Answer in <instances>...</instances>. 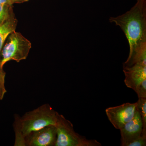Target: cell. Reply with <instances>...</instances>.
Masks as SVG:
<instances>
[{"label":"cell","instance_id":"8992f818","mask_svg":"<svg viewBox=\"0 0 146 146\" xmlns=\"http://www.w3.org/2000/svg\"><path fill=\"white\" fill-rule=\"evenodd\" d=\"M57 139L55 125H48L29 133L25 138V146H54Z\"/></svg>","mask_w":146,"mask_h":146},{"label":"cell","instance_id":"2e32d148","mask_svg":"<svg viewBox=\"0 0 146 146\" xmlns=\"http://www.w3.org/2000/svg\"><path fill=\"white\" fill-rule=\"evenodd\" d=\"M6 4L10 5L9 2V0H0V5Z\"/></svg>","mask_w":146,"mask_h":146},{"label":"cell","instance_id":"277c9868","mask_svg":"<svg viewBox=\"0 0 146 146\" xmlns=\"http://www.w3.org/2000/svg\"><path fill=\"white\" fill-rule=\"evenodd\" d=\"M56 127L57 139L54 146H101L96 140H89L76 132L73 124L58 113Z\"/></svg>","mask_w":146,"mask_h":146},{"label":"cell","instance_id":"5bb4252c","mask_svg":"<svg viewBox=\"0 0 146 146\" xmlns=\"http://www.w3.org/2000/svg\"><path fill=\"white\" fill-rule=\"evenodd\" d=\"M135 92L138 98H146V80L142 82Z\"/></svg>","mask_w":146,"mask_h":146},{"label":"cell","instance_id":"5b68a950","mask_svg":"<svg viewBox=\"0 0 146 146\" xmlns=\"http://www.w3.org/2000/svg\"><path fill=\"white\" fill-rule=\"evenodd\" d=\"M137 103H126L106 109L108 120L115 129H121L132 119L137 111Z\"/></svg>","mask_w":146,"mask_h":146},{"label":"cell","instance_id":"9c48e42d","mask_svg":"<svg viewBox=\"0 0 146 146\" xmlns=\"http://www.w3.org/2000/svg\"><path fill=\"white\" fill-rule=\"evenodd\" d=\"M17 24L18 21L13 11L8 18L0 25V53L9 35L15 31Z\"/></svg>","mask_w":146,"mask_h":146},{"label":"cell","instance_id":"6da1fadb","mask_svg":"<svg viewBox=\"0 0 146 146\" xmlns=\"http://www.w3.org/2000/svg\"><path fill=\"white\" fill-rule=\"evenodd\" d=\"M109 21L120 27L129 44V55L123 68L146 61V0H137L130 10Z\"/></svg>","mask_w":146,"mask_h":146},{"label":"cell","instance_id":"4fadbf2b","mask_svg":"<svg viewBox=\"0 0 146 146\" xmlns=\"http://www.w3.org/2000/svg\"><path fill=\"white\" fill-rule=\"evenodd\" d=\"M146 135L142 134V136L131 142L127 146H146Z\"/></svg>","mask_w":146,"mask_h":146},{"label":"cell","instance_id":"9a60e30c","mask_svg":"<svg viewBox=\"0 0 146 146\" xmlns=\"http://www.w3.org/2000/svg\"><path fill=\"white\" fill-rule=\"evenodd\" d=\"M29 0H9V4L11 5L15 3H21L26 2Z\"/></svg>","mask_w":146,"mask_h":146},{"label":"cell","instance_id":"ba28073f","mask_svg":"<svg viewBox=\"0 0 146 146\" xmlns=\"http://www.w3.org/2000/svg\"><path fill=\"white\" fill-rule=\"evenodd\" d=\"M123 71L125 76V85L136 91L142 82L146 80V62H138L130 67L123 68Z\"/></svg>","mask_w":146,"mask_h":146},{"label":"cell","instance_id":"7c38bea8","mask_svg":"<svg viewBox=\"0 0 146 146\" xmlns=\"http://www.w3.org/2000/svg\"><path fill=\"white\" fill-rule=\"evenodd\" d=\"M6 73L3 68H0V100L3 99L6 93L5 87V78Z\"/></svg>","mask_w":146,"mask_h":146},{"label":"cell","instance_id":"52a82bcc","mask_svg":"<svg viewBox=\"0 0 146 146\" xmlns=\"http://www.w3.org/2000/svg\"><path fill=\"white\" fill-rule=\"evenodd\" d=\"M120 130L122 146H127L131 142L142 136L143 121L138 110L133 119L127 123Z\"/></svg>","mask_w":146,"mask_h":146},{"label":"cell","instance_id":"30bf717a","mask_svg":"<svg viewBox=\"0 0 146 146\" xmlns=\"http://www.w3.org/2000/svg\"><path fill=\"white\" fill-rule=\"evenodd\" d=\"M136 103L137 109L143 121V134L146 135V98H138Z\"/></svg>","mask_w":146,"mask_h":146},{"label":"cell","instance_id":"7a4b0ae2","mask_svg":"<svg viewBox=\"0 0 146 146\" xmlns=\"http://www.w3.org/2000/svg\"><path fill=\"white\" fill-rule=\"evenodd\" d=\"M58 112L48 104L42 105L22 116L15 115L13 129L15 146H25V137L29 133L48 125H56Z\"/></svg>","mask_w":146,"mask_h":146},{"label":"cell","instance_id":"3957f363","mask_svg":"<svg viewBox=\"0 0 146 146\" xmlns=\"http://www.w3.org/2000/svg\"><path fill=\"white\" fill-rule=\"evenodd\" d=\"M0 53V68L10 60H25L31 48L29 41L20 33L13 32L7 37Z\"/></svg>","mask_w":146,"mask_h":146},{"label":"cell","instance_id":"8fae6325","mask_svg":"<svg viewBox=\"0 0 146 146\" xmlns=\"http://www.w3.org/2000/svg\"><path fill=\"white\" fill-rule=\"evenodd\" d=\"M13 11L12 5L8 4L0 5V25L8 18Z\"/></svg>","mask_w":146,"mask_h":146}]
</instances>
